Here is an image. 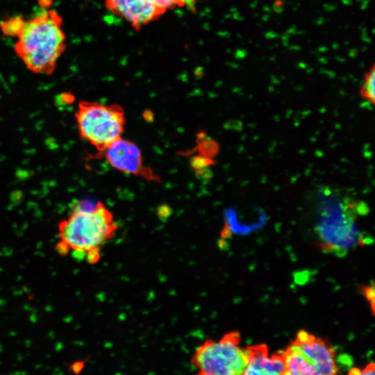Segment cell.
Instances as JSON below:
<instances>
[{"label": "cell", "instance_id": "cell-8", "mask_svg": "<svg viewBox=\"0 0 375 375\" xmlns=\"http://www.w3.org/2000/svg\"><path fill=\"white\" fill-rule=\"evenodd\" d=\"M248 362L244 375H282L285 365L281 353L269 355L265 344L246 347Z\"/></svg>", "mask_w": 375, "mask_h": 375}, {"label": "cell", "instance_id": "cell-3", "mask_svg": "<svg viewBox=\"0 0 375 375\" xmlns=\"http://www.w3.org/2000/svg\"><path fill=\"white\" fill-rule=\"evenodd\" d=\"M75 119L80 138L100 153L122 138L126 124L121 106L96 101H80Z\"/></svg>", "mask_w": 375, "mask_h": 375}, {"label": "cell", "instance_id": "cell-4", "mask_svg": "<svg viewBox=\"0 0 375 375\" xmlns=\"http://www.w3.org/2000/svg\"><path fill=\"white\" fill-rule=\"evenodd\" d=\"M240 341L238 331L226 333L219 340H205L192 356L196 375H244L248 355Z\"/></svg>", "mask_w": 375, "mask_h": 375}, {"label": "cell", "instance_id": "cell-14", "mask_svg": "<svg viewBox=\"0 0 375 375\" xmlns=\"http://www.w3.org/2000/svg\"><path fill=\"white\" fill-rule=\"evenodd\" d=\"M174 5L185 6L191 9L194 8L196 0H172Z\"/></svg>", "mask_w": 375, "mask_h": 375}, {"label": "cell", "instance_id": "cell-7", "mask_svg": "<svg viewBox=\"0 0 375 375\" xmlns=\"http://www.w3.org/2000/svg\"><path fill=\"white\" fill-rule=\"evenodd\" d=\"M106 6L136 28L153 21L165 12L156 0H106Z\"/></svg>", "mask_w": 375, "mask_h": 375}, {"label": "cell", "instance_id": "cell-13", "mask_svg": "<svg viewBox=\"0 0 375 375\" xmlns=\"http://www.w3.org/2000/svg\"><path fill=\"white\" fill-rule=\"evenodd\" d=\"M374 364L372 362L368 364L362 369L356 367L351 369L349 372V375H374Z\"/></svg>", "mask_w": 375, "mask_h": 375}, {"label": "cell", "instance_id": "cell-15", "mask_svg": "<svg viewBox=\"0 0 375 375\" xmlns=\"http://www.w3.org/2000/svg\"><path fill=\"white\" fill-rule=\"evenodd\" d=\"M282 375H296V374H292L289 371L285 370V372Z\"/></svg>", "mask_w": 375, "mask_h": 375}, {"label": "cell", "instance_id": "cell-1", "mask_svg": "<svg viewBox=\"0 0 375 375\" xmlns=\"http://www.w3.org/2000/svg\"><path fill=\"white\" fill-rule=\"evenodd\" d=\"M57 229L55 250L59 256L94 265L101 259L103 247L115 237L118 225L103 202L81 200L72 205Z\"/></svg>", "mask_w": 375, "mask_h": 375}, {"label": "cell", "instance_id": "cell-12", "mask_svg": "<svg viewBox=\"0 0 375 375\" xmlns=\"http://www.w3.org/2000/svg\"><path fill=\"white\" fill-rule=\"evenodd\" d=\"M360 293L363 294L366 300L371 306L372 312L374 313V283L371 285H362L360 288Z\"/></svg>", "mask_w": 375, "mask_h": 375}, {"label": "cell", "instance_id": "cell-11", "mask_svg": "<svg viewBox=\"0 0 375 375\" xmlns=\"http://www.w3.org/2000/svg\"><path fill=\"white\" fill-rule=\"evenodd\" d=\"M212 164L213 160L210 157L203 155L196 156L192 160V165L197 172H203Z\"/></svg>", "mask_w": 375, "mask_h": 375}, {"label": "cell", "instance_id": "cell-5", "mask_svg": "<svg viewBox=\"0 0 375 375\" xmlns=\"http://www.w3.org/2000/svg\"><path fill=\"white\" fill-rule=\"evenodd\" d=\"M285 369L296 375H337L335 353L326 342L304 330L281 351Z\"/></svg>", "mask_w": 375, "mask_h": 375}, {"label": "cell", "instance_id": "cell-6", "mask_svg": "<svg viewBox=\"0 0 375 375\" xmlns=\"http://www.w3.org/2000/svg\"><path fill=\"white\" fill-rule=\"evenodd\" d=\"M100 154L111 167L121 172L139 176L147 181H160V178L153 169L144 164L140 149L131 141L121 138Z\"/></svg>", "mask_w": 375, "mask_h": 375}, {"label": "cell", "instance_id": "cell-9", "mask_svg": "<svg viewBox=\"0 0 375 375\" xmlns=\"http://www.w3.org/2000/svg\"><path fill=\"white\" fill-rule=\"evenodd\" d=\"M375 71L374 67L368 72L360 86L359 93L363 100L369 102L372 106L375 103Z\"/></svg>", "mask_w": 375, "mask_h": 375}, {"label": "cell", "instance_id": "cell-10", "mask_svg": "<svg viewBox=\"0 0 375 375\" xmlns=\"http://www.w3.org/2000/svg\"><path fill=\"white\" fill-rule=\"evenodd\" d=\"M25 20L20 17H12L3 20L1 28L3 34L17 37L20 33Z\"/></svg>", "mask_w": 375, "mask_h": 375}, {"label": "cell", "instance_id": "cell-2", "mask_svg": "<svg viewBox=\"0 0 375 375\" xmlns=\"http://www.w3.org/2000/svg\"><path fill=\"white\" fill-rule=\"evenodd\" d=\"M62 19L56 11L43 10L25 20L15 51L31 72L51 74L65 49Z\"/></svg>", "mask_w": 375, "mask_h": 375}]
</instances>
